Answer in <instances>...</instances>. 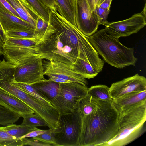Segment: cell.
<instances>
[{"mask_svg": "<svg viewBox=\"0 0 146 146\" xmlns=\"http://www.w3.org/2000/svg\"><path fill=\"white\" fill-rule=\"evenodd\" d=\"M112 0H98L96 6L110 10Z\"/></svg>", "mask_w": 146, "mask_h": 146, "instance_id": "cell-34", "label": "cell"}, {"mask_svg": "<svg viewBox=\"0 0 146 146\" xmlns=\"http://www.w3.org/2000/svg\"><path fill=\"white\" fill-rule=\"evenodd\" d=\"M59 127L53 131L57 146H79L82 117L78 108L72 112L60 115Z\"/></svg>", "mask_w": 146, "mask_h": 146, "instance_id": "cell-4", "label": "cell"}, {"mask_svg": "<svg viewBox=\"0 0 146 146\" xmlns=\"http://www.w3.org/2000/svg\"><path fill=\"white\" fill-rule=\"evenodd\" d=\"M95 11L97 15L99 25H102L104 23L108 21L107 19L110 13V10L96 6Z\"/></svg>", "mask_w": 146, "mask_h": 146, "instance_id": "cell-29", "label": "cell"}, {"mask_svg": "<svg viewBox=\"0 0 146 146\" xmlns=\"http://www.w3.org/2000/svg\"><path fill=\"white\" fill-rule=\"evenodd\" d=\"M0 9L21 19L14 9L6 0H0Z\"/></svg>", "mask_w": 146, "mask_h": 146, "instance_id": "cell-30", "label": "cell"}, {"mask_svg": "<svg viewBox=\"0 0 146 146\" xmlns=\"http://www.w3.org/2000/svg\"><path fill=\"white\" fill-rule=\"evenodd\" d=\"M7 37L19 39H29L35 36V30L11 31L5 32Z\"/></svg>", "mask_w": 146, "mask_h": 146, "instance_id": "cell-27", "label": "cell"}, {"mask_svg": "<svg viewBox=\"0 0 146 146\" xmlns=\"http://www.w3.org/2000/svg\"><path fill=\"white\" fill-rule=\"evenodd\" d=\"M119 130L135 129L146 120V100L123 108L119 111Z\"/></svg>", "mask_w": 146, "mask_h": 146, "instance_id": "cell-9", "label": "cell"}, {"mask_svg": "<svg viewBox=\"0 0 146 146\" xmlns=\"http://www.w3.org/2000/svg\"><path fill=\"white\" fill-rule=\"evenodd\" d=\"M21 19L35 27L38 16L37 13L25 0H6Z\"/></svg>", "mask_w": 146, "mask_h": 146, "instance_id": "cell-14", "label": "cell"}, {"mask_svg": "<svg viewBox=\"0 0 146 146\" xmlns=\"http://www.w3.org/2000/svg\"><path fill=\"white\" fill-rule=\"evenodd\" d=\"M43 56H40L27 62L16 66L13 81L31 85L46 79L44 76Z\"/></svg>", "mask_w": 146, "mask_h": 146, "instance_id": "cell-8", "label": "cell"}, {"mask_svg": "<svg viewBox=\"0 0 146 146\" xmlns=\"http://www.w3.org/2000/svg\"><path fill=\"white\" fill-rule=\"evenodd\" d=\"M88 39L98 53L110 65L119 69L135 65L137 58L134 55V48L124 46L104 29L88 36Z\"/></svg>", "mask_w": 146, "mask_h": 146, "instance_id": "cell-3", "label": "cell"}, {"mask_svg": "<svg viewBox=\"0 0 146 146\" xmlns=\"http://www.w3.org/2000/svg\"><path fill=\"white\" fill-rule=\"evenodd\" d=\"M146 8L145 3L141 12L135 14L128 19L104 23L102 25L105 27L104 29L108 34L118 39L137 33L146 25Z\"/></svg>", "mask_w": 146, "mask_h": 146, "instance_id": "cell-6", "label": "cell"}, {"mask_svg": "<svg viewBox=\"0 0 146 146\" xmlns=\"http://www.w3.org/2000/svg\"><path fill=\"white\" fill-rule=\"evenodd\" d=\"M31 85L39 94L50 101L56 96L59 88L58 83L46 79Z\"/></svg>", "mask_w": 146, "mask_h": 146, "instance_id": "cell-15", "label": "cell"}, {"mask_svg": "<svg viewBox=\"0 0 146 146\" xmlns=\"http://www.w3.org/2000/svg\"><path fill=\"white\" fill-rule=\"evenodd\" d=\"M58 83V92L50 102L60 114L72 112L78 108L80 100L88 94V88L76 82Z\"/></svg>", "mask_w": 146, "mask_h": 146, "instance_id": "cell-5", "label": "cell"}, {"mask_svg": "<svg viewBox=\"0 0 146 146\" xmlns=\"http://www.w3.org/2000/svg\"><path fill=\"white\" fill-rule=\"evenodd\" d=\"M146 90V79L138 74L113 83L109 93L113 100L129 93Z\"/></svg>", "mask_w": 146, "mask_h": 146, "instance_id": "cell-11", "label": "cell"}, {"mask_svg": "<svg viewBox=\"0 0 146 146\" xmlns=\"http://www.w3.org/2000/svg\"><path fill=\"white\" fill-rule=\"evenodd\" d=\"M74 65L80 75L86 78H93L98 74L90 64L83 60H76Z\"/></svg>", "mask_w": 146, "mask_h": 146, "instance_id": "cell-20", "label": "cell"}, {"mask_svg": "<svg viewBox=\"0 0 146 146\" xmlns=\"http://www.w3.org/2000/svg\"><path fill=\"white\" fill-rule=\"evenodd\" d=\"M32 7L39 17L48 23L49 9L39 0H25Z\"/></svg>", "mask_w": 146, "mask_h": 146, "instance_id": "cell-26", "label": "cell"}, {"mask_svg": "<svg viewBox=\"0 0 146 146\" xmlns=\"http://www.w3.org/2000/svg\"><path fill=\"white\" fill-rule=\"evenodd\" d=\"M44 43L35 36L29 39H19L7 37L5 44L15 46H24L29 48H40Z\"/></svg>", "mask_w": 146, "mask_h": 146, "instance_id": "cell-19", "label": "cell"}, {"mask_svg": "<svg viewBox=\"0 0 146 146\" xmlns=\"http://www.w3.org/2000/svg\"><path fill=\"white\" fill-rule=\"evenodd\" d=\"M0 146H23V144L21 139H17L6 131L4 127H0Z\"/></svg>", "mask_w": 146, "mask_h": 146, "instance_id": "cell-24", "label": "cell"}, {"mask_svg": "<svg viewBox=\"0 0 146 146\" xmlns=\"http://www.w3.org/2000/svg\"><path fill=\"white\" fill-rule=\"evenodd\" d=\"M20 117L19 114L0 105V125H7L13 123Z\"/></svg>", "mask_w": 146, "mask_h": 146, "instance_id": "cell-21", "label": "cell"}, {"mask_svg": "<svg viewBox=\"0 0 146 146\" xmlns=\"http://www.w3.org/2000/svg\"><path fill=\"white\" fill-rule=\"evenodd\" d=\"M0 23L5 33L11 31L35 30V27L30 23L0 9Z\"/></svg>", "mask_w": 146, "mask_h": 146, "instance_id": "cell-12", "label": "cell"}, {"mask_svg": "<svg viewBox=\"0 0 146 146\" xmlns=\"http://www.w3.org/2000/svg\"><path fill=\"white\" fill-rule=\"evenodd\" d=\"M0 36L2 42L4 44L5 43L7 39L6 36L3 31L1 25L0 23Z\"/></svg>", "mask_w": 146, "mask_h": 146, "instance_id": "cell-36", "label": "cell"}, {"mask_svg": "<svg viewBox=\"0 0 146 146\" xmlns=\"http://www.w3.org/2000/svg\"><path fill=\"white\" fill-rule=\"evenodd\" d=\"M81 115L79 146H102L119 131V112L112 102L98 100L96 107L90 113Z\"/></svg>", "mask_w": 146, "mask_h": 146, "instance_id": "cell-1", "label": "cell"}, {"mask_svg": "<svg viewBox=\"0 0 146 146\" xmlns=\"http://www.w3.org/2000/svg\"><path fill=\"white\" fill-rule=\"evenodd\" d=\"M48 78V79L50 80L58 83H65L72 82L70 81L55 76H51Z\"/></svg>", "mask_w": 146, "mask_h": 146, "instance_id": "cell-35", "label": "cell"}, {"mask_svg": "<svg viewBox=\"0 0 146 146\" xmlns=\"http://www.w3.org/2000/svg\"><path fill=\"white\" fill-rule=\"evenodd\" d=\"M1 60H0V62H1Z\"/></svg>", "mask_w": 146, "mask_h": 146, "instance_id": "cell-40", "label": "cell"}, {"mask_svg": "<svg viewBox=\"0 0 146 146\" xmlns=\"http://www.w3.org/2000/svg\"><path fill=\"white\" fill-rule=\"evenodd\" d=\"M0 105L19 114L21 117L26 114L34 113L25 103L9 95L0 88Z\"/></svg>", "mask_w": 146, "mask_h": 146, "instance_id": "cell-13", "label": "cell"}, {"mask_svg": "<svg viewBox=\"0 0 146 146\" xmlns=\"http://www.w3.org/2000/svg\"><path fill=\"white\" fill-rule=\"evenodd\" d=\"M49 9L57 11L58 6L55 0H39Z\"/></svg>", "mask_w": 146, "mask_h": 146, "instance_id": "cell-33", "label": "cell"}, {"mask_svg": "<svg viewBox=\"0 0 146 146\" xmlns=\"http://www.w3.org/2000/svg\"><path fill=\"white\" fill-rule=\"evenodd\" d=\"M92 11L95 10V5L94 3V0H87Z\"/></svg>", "mask_w": 146, "mask_h": 146, "instance_id": "cell-37", "label": "cell"}, {"mask_svg": "<svg viewBox=\"0 0 146 146\" xmlns=\"http://www.w3.org/2000/svg\"><path fill=\"white\" fill-rule=\"evenodd\" d=\"M4 127L5 131L9 134L19 139L23 136L34 130L35 127L30 128L21 124L17 125L13 123Z\"/></svg>", "mask_w": 146, "mask_h": 146, "instance_id": "cell-22", "label": "cell"}, {"mask_svg": "<svg viewBox=\"0 0 146 146\" xmlns=\"http://www.w3.org/2000/svg\"><path fill=\"white\" fill-rule=\"evenodd\" d=\"M76 24L84 35L89 36L96 33L99 24L96 11H92L87 0H76Z\"/></svg>", "mask_w": 146, "mask_h": 146, "instance_id": "cell-10", "label": "cell"}, {"mask_svg": "<svg viewBox=\"0 0 146 146\" xmlns=\"http://www.w3.org/2000/svg\"><path fill=\"white\" fill-rule=\"evenodd\" d=\"M32 138L52 146H57L53 131L50 129L47 132Z\"/></svg>", "mask_w": 146, "mask_h": 146, "instance_id": "cell-28", "label": "cell"}, {"mask_svg": "<svg viewBox=\"0 0 146 146\" xmlns=\"http://www.w3.org/2000/svg\"><path fill=\"white\" fill-rule=\"evenodd\" d=\"M23 145H29L31 146H51L52 145L47 144L33 138L29 139L27 137L20 138Z\"/></svg>", "mask_w": 146, "mask_h": 146, "instance_id": "cell-31", "label": "cell"}, {"mask_svg": "<svg viewBox=\"0 0 146 146\" xmlns=\"http://www.w3.org/2000/svg\"><path fill=\"white\" fill-rule=\"evenodd\" d=\"M146 100V90L136 92L123 95L113 100L112 103L117 110L119 111L125 107Z\"/></svg>", "mask_w": 146, "mask_h": 146, "instance_id": "cell-17", "label": "cell"}, {"mask_svg": "<svg viewBox=\"0 0 146 146\" xmlns=\"http://www.w3.org/2000/svg\"><path fill=\"white\" fill-rule=\"evenodd\" d=\"M58 13L68 21L77 26L76 0H55Z\"/></svg>", "mask_w": 146, "mask_h": 146, "instance_id": "cell-16", "label": "cell"}, {"mask_svg": "<svg viewBox=\"0 0 146 146\" xmlns=\"http://www.w3.org/2000/svg\"><path fill=\"white\" fill-rule=\"evenodd\" d=\"M49 21L56 28V34L64 44L69 47V55L77 59L84 60L99 73L102 70L104 61L89 42L88 36L69 22L56 11L49 10Z\"/></svg>", "mask_w": 146, "mask_h": 146, "instance_id": "cell-2", "label": "cell"}, {"mask_svg": "<svg viewBox=\"0 0 146 146\" xmlns=\"http://www.w3.org/2000/svg\"><path fill=\"white\" fill-rule=\"evenodd\" d=\"M98 102V100L93 98L88 94L79 103L78 108L81 115H87L90 113L96 107Z\"/></svg>", "mask_w": 146, "mask_h": 146, "instance_id": "cell-23", "label": "cell"}, {"mask_svg": "<svg viewBox=\"0 0 146 146\" xmlns=\"http://www.w3.org/2000/svg\"><path fill=\"white\" fill-rule=\"evenodd\" d=\"M44 74L48 78L58 77L71 82H76L86 86V78L80 75L74 64H69L61 62L43 60Z\"/></svg>", "mask_w": 146, "mask_h": 146, "instance_id": "cell-7", "label": "cell"}, {"mask_svg": "<svg viewBox=\"0 0 146 146\" xmlns=\"http://www.w3.org/2000/svg\"><path fill=\"white\" fill-rule=\"evenodd\" d=\"M98 1V0H94V3H95V7L97 4V3Z\"/></svg>", "mask_w": 146, "mask_h": 146, "instance_id": "cell-39", "label": "cell"}, {"mask_svg": "<svg viewBox=\"0 0 146 146\" xmlns=\"http://www.w3.org/2000/svg\"><path fill=\"white\" fill-rule=\"evenodd\" d=\"M49 131L50 129L47 130H43L39 129L36 127H35L34 130L23 136L21 138L24 137L33 138L42 134L47 132Z\"/></svg>", "mask_w": 146, "mask_h": 146, "instance_id": "cell-32", "label": "cell"}, {"mask_svg": "<svg viewBox=\"0 0 146 146\" xmlns=\"http://www.w3.org/2000/svg\"><path fill=\"white\" fill-rule=\"evenodd\" d=\"M109 91V88L107 86L98 85L88 88V93L95 100L112 102L113 99L110 94Z\"/></svg>", "mask_w": 146, "mask_h": 146, "instance_id": "cell-18", "label": "cell"}, {"mask_svg": "<svg viewBox=\"0 0 146 146\" xmlns=\"http://www.w3.org/2000/svg\"><path fill=\"white\" fill-rule=\"evenodd\" d=\"M3 45L4 44L2 42L0 36V55L3 54Z\"/></svg>", "mask_w": 146, "mask_h": 146, "instance_id": "cell-38", "label": "cell"}, {"mask_svg": "<svg viewBox=\"0 0 146 146\" xmlns=\"http://www.w3.org/2000/svg\"><path fill=\"white\" fill-rule=\"evenodd\" d=\"M22 117L23 120L21 124L30 128L48 126L47 122L44 119L35 114H26Z\"/></svg>", "mask_w": 146, "mask_h": 146, "instance_id": "cell-25", "label": "cell"}]
</instances>
